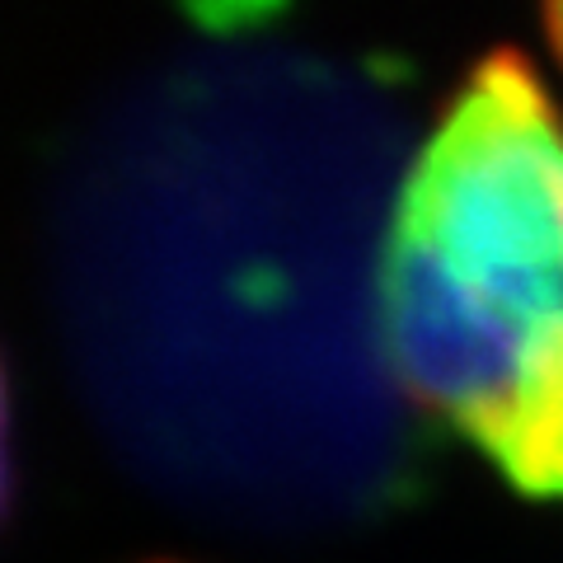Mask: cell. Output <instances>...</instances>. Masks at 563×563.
<instances>
[{
  "label": "cell",
  "instance_id": "277c9868",
  "mask_svg": "<svg viewBox=\"0 0 563 563\" xmlns=\"http://www.w3.org/2000/svg\"><path fill=\"white\" fill-rule=\"evenodd\" d=\"M0 503H5V380H0Z\"/></svg>",
  "mask_w": 563,
  "mask_h": 563
},
{
  "label": "cell",
  "instance_id": "3957f363",
  "mask_svg": "<svg viewBox=\"0 0 563 563\" xmlns=\"http://www.w3.org/2000/svg\"><path fill=\"white\" fill-rule=\"evenodd\" d=\"M544 29H550V43L563 62V0H544Z\"/></svg>",
  "mask_w": 563,
  "mask_h": 563
},
{
  "label": "cell",
  "instance_id": "6da1fadb",
  "mask_svg": "<svg viewBox=\"0 0 563 563\" xmlns=\"http://www.w3.org/2000/svg\"><path fill=\"white\" fill-rule=\"evenodd\" d=\"M376 296L390 372L479 442L563 324V118L512 52L474 70L422 141Z\"/></svg>",
  "mask_w": 563,
  "mask_h": 563
},
{
  "label": "cell",
  "instance_id": "7a4b0ae2",
  "mask_svg": "<svg viewBox=\"0 0 563 563\" xmlns=\"http://www.w3.org/2000/svg\"><path fill=\"white\" fill-rule=\"evenodd\" d=\"M479 446L512 488L531 498H563V324L540 339Z\"/></svg>",
  "mask_w": 563,
  "mask_h": 563
}]
</instances>
